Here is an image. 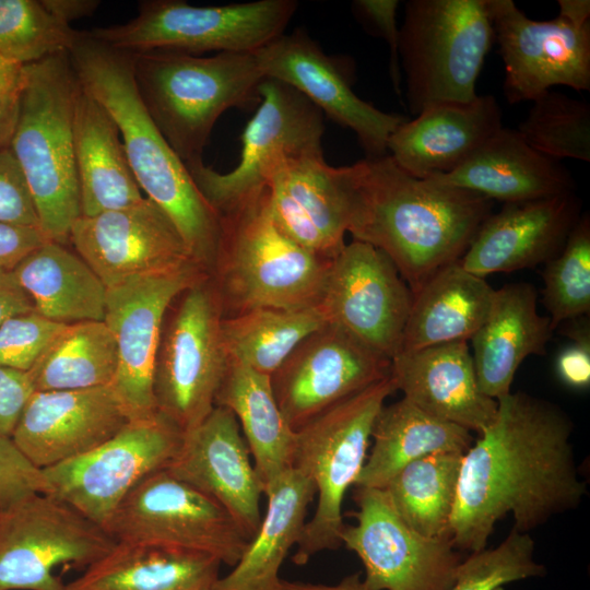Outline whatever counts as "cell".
Listing matches in <instances>:
<instances>
[{"label": "cell", "mask_w": 590, "mask_h": 590, "mask_svg": "<svg viewBox=\"0 0 590 590\" xmlns=\"http://www.w3.org/2000/svg\"><path fill=\"white\" fill-rule=\"evenodd\" d=\"M573 427L559 406L526 392L497 400L494 422L462 458L450 523L458 551L486 548L508 514L512 529L529 533L579 506L587 486L577 470Z\"/></svg>", "instance_id": "6da1fadb"}, {"label": "cell", "mask_w": 590, "mask_h": 590, "mask_svg": "<svg viewBox=\"0 0 590 590\" xmlns=\"http://www.w3.org/2000/svg\"><path fill=\"white\" fill-rule=\"evenodd\" d=\"M347 228L394 264L415 293L437 270L460 260L493 201L474 192L416 178L387 154L343 166Z\"/></svg>", "instance_id": "7a4b0ae2"}, {"label": "cell", "mask_w": 590, "mask_h": 590, "mask_svg": "<svg viewBox=\"0 0 590 590\" xmlns=\"http://www.w3.org/2000/svg\"><path fill=\"white\" fill-rule=\"evenodd\" d=\"M69 57L81 85L115 120L140 189L170 217L196 262L209 272L219 243V214L149 116L133 79L130 55L83 31Z\"/></svg>", "instance_id": "3957f363"}, {"label": "cell", "mask_w": 590, "mask_h": 590, "mask_svg": "<svg viewBox=\"0 0 590 590\" xmlns=\"http://www.w3.org/2000/svg\"><path fill=\"white\" fill-rule=\"evenodd\" d=\"M209 278L223 318L253 309L317 307L331 260L298 246L275 224L264 187L219 213Z\"/></svg>", "instance_id": "277c9868"}, {"label": "cell", "mask_w": 590, "mask_h": 590, "mask_svg": "<svg viewBox=\"0 0 590 590\" xmlns=\"http://www.w3.org/2000/svg\"><path fill=\"white\" fill-rule=\"evenodd\" d=\"M129 55L149 116L186 165L202 161L222 114L231 108H252L260 102L264 75L253 52L201 57L154 50Z\"/></svg>", "instance_id": "5b68a950"}, {"label": "cell", "mask_w": 590, "mask_h": 590, "mask_svg": "<svg viewBox=\"0 0 590 590\" xmlns=\"http://www.w3.org/2000/svg\"><path fill=\"white\" fill-rule=\"evenodd\" d=\"M80 81L69 52L26 64L9 149L16 158L49 240L64 244L82 215L73 140Z\"/></svg>", "instance_id": "8992f818"}, {"label": "cell", "mask_w": 590, "mask_h": 590, "mask_svg": "<svg viewBox=\"0 0 590 590\" xmlns=\"http://www.w3.org/2000/svg\"><path fill=\"white\" fill-rule=\"evenodd\" d=\"M494 43L488 0H410L399 28V61L410 113L470 102Z\"/></svg>", "instance_id": "52a82bcc"}, {"label": "cell", "mask_w": 590, "mask_h": 590, "mask_svg": "<svg viewBox=\"0 0 590 590\" xmlns=\"http://www.w3.org/2000/svg\"><path fill=\"white\" fill-rule=\"evenodd\" d=\"M396 390L390 375L322 412L295 432L292 468L312 481L317 505L306 522L292 562L342 545V506L367 458L374 423Z\"/></svg>", "instance_id": "ba28073f"}, {"label": "cell", "mask_w": 590, "mask_h": 590, "mask_svg": "<svg viewBox=\"0 0 590 590\" xmlns=\"http://www.w3.org/2000/svg\"><path fill=\"white\" fill-rule=\"evenodd\" d=\"M296 0H257L197 7L181 0H145L127 23L85 31L123 52L154 50L190 55L255 52L285 33Z\"/></svg>", "instance_id": "9c48e42d"}, {"label": "cell", "mask_w": 590, "mask_h": 590, "mask_svg": "<svg viewBox=\"0 0 590 590\" xmlns=\"http://www.w3.org/2000/svg\"><path fill=\"white\" fill-rule=\"evenodd\" d=\"M223 312L209 274L168 307L157 350L153 392L156 410L182 433L214 409L228 366Z\"/></svg>", "instance_id": "30bf717a"}, {"label": "cell", "mask_w": 590, "mask_h": 590, "mask_svg": "<svg viewBox=\"0 0 590 590\" xmlns=\"http://www.w3.org/2000/svg\"><path fill=\"white\" fill-rule=\"evenodd\" d=\"M488 4L510 104L532 102L554 85L590 91L589 0H558V15L547 21L529 19L512 0Z\"/></svg>", "instance_id": "8fae6325"}, {"label": "cell", "mask_w": 590, "mask_h": 590, "mask_svg": "<svg viewBox=\"0 0 590 590\" xmlns=\"http://www.w3.org/2000/svg\"><path fill=\"white\" fill-rule=\"evenodd\" d=\"M260 102L241 133L238 164L219 173L203 161L186 165L197 188L219 214L268 186L288 160L323 154V114L290 85L264 78Z\"/></svg>", "instance_id": "7c38bea8"}, {"label": "cell", "mask_w": 590, "mask_h": 590, "mask_svg": "<svg viewBox=\"0 0 590 590\" xmlns=\"http://www.w3.org/2000/svg\"><path fill=\"white\" fill-rule=\"evenodd\" d=\"M116 544L110 534L51 494L0 517V590H67L60 566L83 570Z\"/></svg>", "instance_id": "4fadbf2b"}, {"label": "cell", "mask_w": 590, "mask_h": 590, "mask_svg": "<svg viewBox=\"0 0 590 590\" xmlns=\"http://www.w3.org/2000/svg\"><path fill=\"white\" fill-rule=\"evenodd\" d=\"M104 529L116 542H140L211 555L235 566L249 539L215 500L167 469L143 479Z\"/></svg>", "instance_id": "5bb4252c"}, {"label": "cell", "mask_w": 590, "mask_h": 590, "mask_svg": "<svg viewBox=\"0 0 590 590\" xmlns=\"http://www.w3.org/2000/svg\"><path fill=\"white\" fill-rule=\"evenodd\" d=\"M182 435L158 412L149 418L130 421L85 455L44 469L49 494L104 528L143 479L168 467Z\"/></svg>", "instance_id": "9a60e30c"}, {"label": "cell", "mask_w": 590, "mask_h": 590, "mask_svg": "<svg viewBox=\"0 0 590 590\" xmlns=\"http://www.w3.org/2000/svg\"><path fill=\"white\" fill-rule=\"evenodd\" d=\"M356 520L340 540L361 559L370 590H450L463 560L448 539L426 538L396 511L384 488L355 487Z\"/></svg>", "instance_id": "2e32d148"}, {"label": "cell", "mask_w": 590, "mask_h": 590, "mask_svg": "<svg viewBox=\"0 0 590 590\" xmlns=\"http://www.w3.org/2000/svg\"><path fill=\"white\" fill-rule=\"evenodd\" d=\"M206 275L202 267L193 263L107 288L104 321L118 353L110 388L130 421L157 413L153 378L166 311L182 291Z\"/></svg>", "instance_id": "e0dca14e"}, {"label": "cell", "mask_w": 590, "mask_h": 590, "mask_svg": "<svg viewBox=\"0 0 590 590\" xmlns=\"http://www.w3.org/2000/svg\"><path fill=\"white\" fill-rule=\"evenodd\" d=\"M391 359L327 322L270 376L275 401L296 432L339 402L390 375Z\"/></svg>", "instance_id": "ac0fdd59"}, {"label": "cell", "mask_w": 590, "mask_h": 590, "mask_svg": "<svg viewBox=\"0 0 590 590\" xmlns=\"http://www.w3.org/2000/svg\"><path fill=\"white\" fill-rule=\"evenodd\" d=\"M412 298L392 261L353 239L331 260L318 308L327 322L391 359L401 349Z\"/></svg>", "instance_id": "d6986e66"}, {"label": "cell", "mask_w": 590, "mask_h": 590, "mask_svg": "<svg viewBox=\"0 0 590 590\" xmlns=\"http://www.w3.org/2000/svg\"><path fill=\"white\" fill-rule=\"evenodd\" d=\"M253 54L264 78L290 85L328 118L351 129L366 157L388 154L389 137L408 118L358 97L339 59L327 55L304 28L284 33Z\"/></svg>", "instance_id": "ffe728a7"}, {"label": "cell", "mask_w": 590, "mask_h": 590, "mask_svg": "<svg viewBox=\"0 0 590 590\" xmlns=\"http://www.w3.org/2000/svg\"><path fill=\"white\" fill-rule=\"evenodd\" d=\"M69 241L107 288L198 264L170 217L146 197L129 208L80 216Z\"/></svg>", "instance_id": "44dd1931"}, {"label": "cell", "mask_w": 590, "mask_h": 590, "mask_svg": "<svg viewBox=\"0 0 590 590\" xmlns=\"http://www.w3.org/2000/svg\"><path fill=\"white\" fill-rule=\"evenodd\" d=\"M235 415L214 406L196 427L182 435L175 458L166 468L219 503L250 540L260 526L263 484L250 459Z\"/></svg>", "instance_id": "7402d4cb"}, {"label": "cell", "mask_w": 590, "mask_h": 590, "mask_svg": "<svg viewBox=\"0 0 590 590\" xmlns=\"http://www.w3.org/2000/svg\"><path fill=\"white\" fill-rule=\"evenodd\" d=\"M129 422L110 386L35 391L11 438L36 468L44 470L85 455Z\"/></svg>", "instance_id": "603a6c76"}, {"label": "cell", "mask_w": 590, "mask_h": 590, "mask_svg": "<svg viewBox=\"0 0 590 590\" xmlns=\"http://www.w3.org/2000/svg\"><path fill=\"white\" fill-rule=\"evenodd\" d=\"M578 211L573 192L505 203L481 224L460 263L481 278L545 264L562 250Z\"/></svg>", "instance_id": "cb8c5ba5"}, {"label": "cell", "mask_w": 590, "mask_h": 590, "mask_svg": "<svg viewBox=\"0 0 590 590\" xmlns=\"http://www.w3.org/2000/svg\"><path fill=\"white\" fill-rule=\"evenodd\" d=\"M272 217L304 249L333 259L344 247L347 199L343 167L323 154L286 161L268 182Z\"/></svg>", "instance_id": "d4e9b609"}, {"label": "cell", "mask_w": 590, "mask_h": 590, "mask_svg": "<svg viewBox=\"0 0 590 590\" xmlns=\"http://www.w3.org/2000/svg\"><path fill=\"white\" fill-rule=\"evenodd\" d=\"M502 127V110L493 95H477L470 102L434 103L391 133L387 152L400 168L416 178L448 174Z\"/></svg>", "instance_id": "484cf974"}, {"label": "cell", "mask_w": 590, "mask_h": 590, "mask_svg": "<svg viewBox=\"0 0 590 590\" xmlns=\"http://www.w3.org/2000/svg\"><path fill=\"white\" fill-rule=\"evenodd\" d=\"M390 377L403 398L439 420L480 434L495 420L497 401L477 381L468 341H455L391 358Z\"/></svg>", "instance_id": "4316f807"}, {"label": "cell", "mask_w": 590, "mask_h": 590, "mask_svg": "<svg viewBox=\"0 0 590 590\" xmlns=\"http://www.w3.org/2000/svg\"><path fill=\"white\" fill-rule=\"evenodd\" d=\"M536 304L538 293L530 283L494 290L489 310L470 339L479 386L496 401L511 392L516 371L528 356L546 353L553 329Z\"/></svg>", "instance_id": "83f0119b"}, {"label": "cell", "mask_w": 590, "mask_h": 590, "mask_svg": "<svg viewBox=\"0 0 590 590\" xmlns=\"http://www.w3.org/2000/svg\"><path fill=\"white\" fill-rule=\"evenodd\" d=\"M427 178L504 203L552 198L574 189L573 177L560 163L505 127L455 170Z\"/></svg>", "instance_id": "f1b7e54d"}, {"label": "cell", "mask_w": 590, "mask_h": 590, "mask_svg": "<svg viewBox=\"0 0 590 590\" xmlns=\"http://www.w3.org/2000/svg\"><path fill=\"white\" fill-rule=\"evenodd\" d=\"M73 140L81 216L129 208L144 199L115 120L81 83L74 103Z\"/></svg>", "instance_id": "f546056e"}, {"label": "cell", "mask_w": 590, "mask_h": 590, "mask_svg": "<svg viewBox=\"0 0 590 590\" xmlns=\"http://www.w3.org/2000/svg\"><path fill=\"white\" fill-rule=\"evenodd\" d=\"M267 510L240 559L212 590H280V569L300 540L316 496L311 480L290 468L266 487Z\"/></svg>", "instance_id": "4dcf8cb0"}, {"label": "cell", "mask_w": 590, "mask_h": 590, "mask_svg": "<svg viewBox=\"0 0 590 590\" xmlns=\"http://www.w3.org/2000/svg\"><path fill=\"white\" fill-rule=\"evenodd\" d=\"M222 563L182 548L116 542L102 558L66 583L67 590H212Z\"/></svg>", "instance_id": "1f68e13d"}, {"label": "cell", "mask_w": 590, "mask_h": 590, "mask_svg": "<svg viewBox=\"0 0 590 590\" xmlns=\"http://www.w3.org/2000/svg\"><path fill=\"white\" fill-rule=\"evenodd\" d=\"M493 294L485 279L464 270L460 260L440 268L412 294L399 352L470 340L483 323Z\"/></svg>", "instance_id": "d6a6232c"}, {"label": "cell", "mask_w": 590, "mask_h": 590, "mask_svg": "<svg viewBox=\"0 0 590 590\" xmlns=\"http://www.w3.org/2000/svg\"><path fill=\"white\" fill-rule=\"evenodd\" d=\"M371 438L354 487L385 488L411 462L435 452L465 453L474 441L469 429L434 417L404 398L381 408Z\"/></svg>", "instance_id": "836d02e7"}, {"label": "cell", "mask_w": 590, "mask_h": 590, "mask_svg": "<svg viewBox=\"0 0 590 590\" xmlns=\"http://www.w3.org/2000/svg\"><path fill=\"white\" fill-rule=\"evenodd\" d=\"M12 273L32 299L34 309L49 320L64 324L104 320L107 287L63 244L46 241Z\"/></svg>", "instance_id": "e575fe53"}, {"label": "cell", "mask_w": 590, "mask_h": 590, "mask_svg": "<svg viewBox=\"0 0 590 590\" xmlns=\"http://www.w3.org/2000/svg\"><path fill=\"white\" fill-rule=\"evenodd\" d=\"M215 406L228 409L237 418L264 492L292 468L295 446V430L275 401L270 376L228 361Z\"/></svg>", "instance_id": "d590c367"}, {"label": "cell", "mask_w": 590, "mask_h": 590, "mask_svg": "<svg viewBox=\"0 0 590 590\" xmlns=\"http://www.w3.org/2000/svg\"><path fill=\"white\" fill-rule=\"evenodd\" d=\"M94 0H0V56L26 66L70 52L81 38L70 23L91 15Z\"/></svg>", "instance_id": "8d00e7d4"}, {"label": "cell", "mask_w": 590, "mask_h": 590, "mask_svg": "<svg viewBox=\"0 0 590 590\" xmlns=\"http://www.w3.org/2000/svg\"><path fill=\"white\" fill-rule=\"evenodd\" d=\"M463 455L425 456L404 467L384 488L401 519L418 534L450 540Z\"/></svg>", "instance_id": "74e56055"}, {"label": "cell", "mask_w": 590, "mask_h": 590, "mask_svg": "<svg viewBox=\"0 0 590 590\" xmlns=\"http://www.w3.org/2000/svg\"><path fill=\"white\" fill-rule=\"evenodd\" d=\"M118 366L115 338L105 321L67 324L28 371L35 391L110 386Z\"/></svg>", "instance_id": "f35d334b"}, {"label": "cell", "mask_w": 590, "mask_h": 590, "mask_svg": "<svg viewBox=\"0 0 590 590\" xmlns=\"http://www.w3.org/2000/svg\"><path fill=\"white\" fill-rule=\"evenodd\" d=\"M327 320L317 307L285 310L260 308L222 319L228 361L271 376L294 349Z\"/></svg>", "instance_id": "ab89813d"}, {"label": "cell", "mask_w": 590, "mask_h": 590, "mask_svg": "<svg viewBox=\"0 0 590 590\" xmlns=\"http://www.w3.org/2000/svg\"><path fill=\"white\" fill-rule=\"evenodd\" d=\"M533 102L517 132L540 154L590 162V106L551 90Z\"/></svg>", "instance_id": "60d3db41"}, {"label": "cell", "mask_w": 590, "mask_h": 590, "mask_svg": "<svg viewBox=\"0 0 590 590\" xmlns=\"http://www.w3.org/2000/svg\"><path fill=\"white\" fill-rule=\"evenodd\" d=\"M543 305L553 331L590 311V220L585 214L571 228L562 250L545 263Z\"/></svg>", "instance_id": "b9f144b4"}, {"label": "cell", "mask_w": 590, "mask_h": 590, "mask_svg": "<svg viewBox=\"0 0 590 590\" xmlns=\"http://www.w3.org/2000/svg\"><path fill=\"white\" fill-rule=\"evenodd\" d=\"M534 552L530 533L512 529L497 546L464 558L450 590H503L508 583L542 577L545 567L535 560Z\"/></svg>", "instance_id": "7bdbcfd3"}, {"label": "cell", "mask_w": 590, "mask_h": 590, "mask_svg": "<svg viewBox=\"0 0 590 590\" xmlns=\"http://www.w3.org/2000/svg\"><path fill=\"white\" fill-rule=\"evenodd\" d=\"M66 326L35 309L8 318L0 326V366L31 371Z\"/></svg>", "instance_id": "ee69618b"}, {"label": "cell", "mask_w": 590, "mask_h": 590, "mask_svg": "<svg viewBox=\"0 0 590 590\" xmlns=\"http://www.w3.org/2000/svg\"><path fill=\"white\" fill-rule=\"evenodd\" d=\"M42 493H50L43 470L20 451L12 438L0 437V517Z\"/></svg>", "instance_id": "f6af8a7d"}, {"label": "cell", "mask_w": 590, "mask_h": 590, "mask_svg": "<svg viewBox=\"0 0 590 590\" xmlns=\"http://www.w3.org/2000/svg\"><path fill=\"white\" fill-rule=\"evenodd\" d=\"M0 221L39 227L27 182L9 148L0 151Z\"/></svg>", "instance_id": "bcb514c9"}, {"label": "cell", "mask_w": 590, "mask_h": 590, "mask_svg": "<svg viewBox=\"0 0 590 590\" xmlns=\"http://www.w3.org/2000/svg\"><path fill=\"white\" fill-rule=\"evenodd\" d=\"M397 0H355L352 8L358 22L373 35L384 38L390 48L389 72L394 92L401 96V71L399 61V28L397 26Z\"/></svg>", "instance_id": "7dc6e473"}, {"label": "cell", "mask_w": 590, "mask_h": 590, "mask_svg": "<svg viewBox=\"0 0 590 590\" xmlns=\"http://www.w3.org/2000/svg\"><path fill=\"white\" fill-rule=\"evenodd\" d=\"M573 343L556 358V373L568 387L585 389L590 385V327L585 316L563 322Z\"/></svg>", "instance_id": "c3c4849f"}, {"label": "cell", "mask_w": 590, "mask_h": 590, "mask_svg": "<svg viewBox=\"0 0 590 590\" xmlns=\"http://www.w3.org/2000/svg\"><path fill=\"white\" fill-rule=\"evenodd\" d=\"M34 392L28 373L0 366V437H12L21 414Z\"/></svg>", "instance_id": "681fc988"}, {"label": "cell", "mask_w": 590, "mask_h": 590, "mask_svg": "<svg viewBox=\"0 0 590 590\" xmlns=\"http://www.w3.org/2000/svg\"><path fill=\"white\" fill-rule=\"evenodd\" d=\"M25 66L0 56V151L9 148L19 114Z\"/></svg>", "instance_id": "f907efd6"}, {"label": "cell", "mask_w": 590, "mask_h": 590, "mask_svg": "<svg viewBox=\"0 0 590 590\" xmlns=\"http://www.w3.org/2000/svg\"><path fill=\"white\" fill-rule=\"evenodd\" d=\"M48 240L40 227L0 221V269L12 272Z\"/></svg>", "instance_id": "816d5d0a"}, {"label": "cell", "mask_w": 590, "mask_h": 590, "mask_svg": "<svg viewBox=\"0 0 590 590\" xmlns=\"http://www.w3.org/2000/svg\"><path fill=\"white\" fill-rule=\"evenodd\" d=\"M34 309L26 292L10 271L0 269V326L10 317Z\"/></svg>", "instance_id": "f5cc1de1"}, {"label": "cell", "mask_w": 590, "mask_h": 590, "mask_svg": "<svg viewBox=\"0 0 590 590\" xmlns=\"http://www.w3.org/2000/svg\"><path fill=\"white\" fill-rule=\"evenodd\" d=\"M280 590H370L361 578L359 573L343 577L334 585L314 583L306 581L281 580Z\"/></svg>", "instance_id": "db71d44e"}]
</instances>
